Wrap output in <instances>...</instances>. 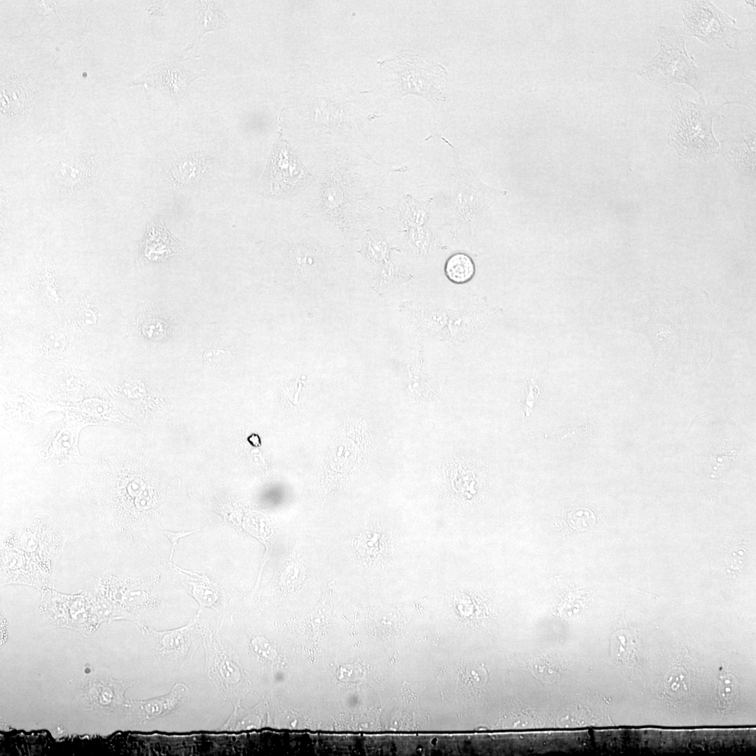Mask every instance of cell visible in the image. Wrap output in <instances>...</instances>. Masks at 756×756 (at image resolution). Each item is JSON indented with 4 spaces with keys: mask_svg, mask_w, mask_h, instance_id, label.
<instances>
[{
    "mask_svg": "<svg viewBox=\"0 0 756 756\" xmlns=\"http://www.w3.org/2000/svg\"><path fill=\"white\" fill-rule=\"evenodd\" d=\"M382 90L389 102L407 95L421 97L433 105L448 98V73L442 64L410 50H402L380 64Z\"/></svg>",
    "mask_w": 756,
    "mask_h": 756,
    "instance_id": "obj_1",
    "label": "cell"
},
{
    "mask_svg": "<svg viewBox=\"0 0 756 756\" xmlns=\"http://www.w3.org/2000/svg\"><path fill=\"white\" fill-rule=\"evenodd\" d=\"M656 34L659 50L640 66L637 74L648 83L662 89L674 83L686 85L696 92L700 102L706 103L709 71L697 66L688 55L684 27L662 25Z\"/></svg>",
    "mask_w": 756,
    "mask_h": 756,
    "instance_id": "obj_2",
    "label": "cell"
},
{
    "mask_svg": "<svg viewBox=\"0 0 756 756\" xmlns=\"http://www.w3.org/2000/svg\"><path fill=\"white\" fill-rule=\"evenodd\" d=\"M671 109L667 144L680 156L696 164L715 157L720 142L714 136L713 122L721 117L719 108L677 94L672 99Z\"/></svg>",
    "mask_w": 756,
    "mask_h": 756,
    "instance_id": "obj_3",
    "label": "cell"
},
{
    "mask_svg": "<svg viewBox=\"0 0 756 756\" xmlns=\"http://www.w3.org/2000/svg\"><path fill=\"white\" fill-rule=\"evenodd\" d=\"M454 166L450 178L442 186L447 204V224L454 231L473 233L483 212L500 195V192L480 182L457 160L453 149Z\"/></svg>",
    "mask_w": 756,
    "mask_h": 756,
    "instance_id": "obj_4",
    "label": "cell"
},
{
    "mask_svg": "<svg viewBox=\"0 0 756 756\" xmlns=\"http://www.w3.org/2000/svg\"><path fill=\"white\" fill-rule=\"evenodd\" d=\"M681 9L686 37L710 48L725 46L739 51L740 40L749 28L737 27L736 20L710 1H683Z\"/></svg>",
    "mask_w": 756,
    "mask_h": 756,
    "instance_id": "obj_5",
    "label": "cell"
},
{
    "mask_svg": "<svg viewBox=\"0 0 756 756\" xmlns=\"http://www.w3.org/2000/svg\"><path fill=\"white\" fill-rule=\"evenodd\" d=\"M85 426L72 414L64 413L63 419L56 423L47 438L35 447L41 463L52 467L83 464L85 458L79 452L78 439L80 430Z\"/></svg>",
    "mask_w": 756,
    "mask_h": 756,
    "instance_id": "obj_6",
    "label": "cell"
},
{
    "mask_svg": "<svg viewBox=\"0 0 756 756\" xmlns=\"http://www.w3.org/2000/svg\"><path fill=\"white\" fill-rule=\"evenodd\" d=\"M205 75L190 69L181 59L169 58L151 64L129 85L146 86L177 101L185 97L194 80Z\"/></svg>",
    "mask_w": 756,
    "mask_h": 756,
    "instance_id": "obj_7",
    "label": "cell"
},
{
    "mask_svg": "<svg viewBox=\"0 0 756 756\" xmlns=\"http://www.w3.org/2000/svg\"><path fill=\"white\" fill-rule=\"evenodd\" d=\"M134 684L110 676L94 675L83 681L77 692V700L84 710H97L109 714L124 706L126 701L124 693Z\"/></svg>",
    "mask_w": 756,
    "mask_h": 756,
    "instance_id": "obj_8",
    "label": "cell"
},
{
    "mask_svg": "<svg viewBox=\"0 0 756 756\" xmlns=\"http://www.w3.org/2000/svg\"><path fill=\"white\" fill-rule=\"evenodd\" d=\"M59 411L55 405L45 401L23 398L4 399L1 405V424L19 436L26 437L36 429L50 412Z\"/></svg>",
    "mask_w": 756,
    "mask_h": 756,
    "instance_id": "obj_9",
    "label": "cell"
},
{
    "mask_svg": "<svg viewBox=\"0 0 756 756\" xmlns=\"http://www.w3.org/2000/svg\"><path fill=\"white\" fill-rule=\"evenodd\" d=\"M268 174L272 191L275 194L290 192L301 184L304 172L294 154L281 139L272 153Z\"/></svg>",
    "mask_w": 756,
    "mask_h": 756,
    "instance_id": "obj_10",
    "label": "cell"
},
{
    "mask_svg": "<svg viewBox=\"0 0 756 756\" xmlns=\"http://www.w3.org/2000/svg\"><path fill=\"white\" fill-rule=\"evenodd\" d=\"M99 160L97 153L84 151L70 162H60L57 181L61 190L71 193L87 190L98 176Z\"/></svg>",
    "mask_w": 756,
    "mask_h": 756,
    "instance_id": "obj_11",
    "label": "cell"
},
{
    "mask_svg": "<svg viewBox=\"0 0 756 756\" xmlns=\"http://www.w3.org/2000/svg\"><path fill=\"white\" fill-rule=\"evenodd\" d=\"M724 158L732 162L755 164V130L741 129L721 141L720 149Z\"/></svg>",
    "mask_w": 756,
    "mask_h": 756,
    "instance_id": "obj_12",
    "label": "cell"
},
{
    "mask_svg": "<svg viewBox=\"0 0 756 756\" xmlns=\"http://www.w3.org/2000/svg\"><path fill=\"white\" fill-rule=\"evenodd\" d=\"M172 695L147 701L126 700L123 708L127 718L136 723L160 717L172 710L177 702L172 703Z\"/></svg>",
    "mask_w": 756,
    "mask_h": 756,
    "instance_id": "obj_13",
    "label": "cell"
},
{
    "mask_svg": "<svg viewBox=\"0 0 756 756\" xmlns=\"http://www.w3.org/2000/svg\"><path fill=\"white\" fill-rule=\"evenodd\" d=\"M724 104H737L755 110V71L727 83L722 94Z\"/></svg>",
    "mask_w": 756,
    "mask_h": 756,
    "instance_id": "obj_14",
    "label": "cell"
},
{
    "mask_svg": "<svg viewBox=\"0 0 756 756\" xmlns=\"http://www.w3.org/2000/svg\"><path fill=\"white\" fill-rule=\"evenodd\" d=\"M432 198L419 201L407 194L398 208V219L402 229L426 226L428 218V206Z\"/></svg>",
    "mask_w": 756,
    "mask_h": 756,
    "instance_id": "obj_15",
    "label": "cell"
},
{
    "mask_svg": "<svg viewBox=\"0 0 756 756\" xmlns=\"http://www.w3.org/2000/svg\"><path fill=\"white\" fill-rule=\"evenodd\" d=\"M403 232H406L410 249L416 255L426 256L434 250L443 248L437 237L426 226L410 227Z\"/></svg>",
    "mask_w": 756,
    "mask_h": 756,
    "instance_id": "obj_16",
    "label": "cell"
},
{
    "mask_svg": "<svg viewBox=\"0 0 756 756\" xmlns=\"http://www.w3.org/2000/svg\"><path fill=\"white\" fill-rule=\"evenodd\" d=\"M475 264L465 253H457L451 255L444 265V272L449 280L455 284H464L474 276Z\"/></svg>",
    "mask_w": 756,
    "mask_h": 756,
    "instance_id": "obj_17",
    "label": "cell"
},
{
    "mask_svg": "<svg viewBox=\"0 0 756 756\" xmlns=\"http://www.w3.org/2000/svg\"><path fill=\"white\" fill-rule=\"evenodd\" d=\"M200 3L197 21L201 36L207 31L221 29L227 25V17L218 8L216 2Z\"/></svg>",
    "mask_w": 756,
    "mask_h": 756,
    "instance_id": "obj_18",
    "label": "cell"
},
{
    "mask_svg": "<svg viewBox=\"0 0 756 756\" xmlns=\"http://www.w3.org/2000/svg\"><path fill=\"white\" fill-rule=\"evenodd\" d=\"M365 249L370 258L376 262L387 258L388 246L383 237L374 232H369L365 240Z\"/></svg>",
    "mask_w": 756,
    "mask_h": 756,
    "instance_id": "obj_19",
    "label": "cell"
},
{
    "mask_svg": "<svg viewBox=\"0 0 756 756\" xmlns=\"http://www.w3.org/2000/svg\"><path fill=\"white\" fill-rule=\"evenodd\" d=\"M720 701L725 705L735 700L738 694L737 679L732 674L720 676L718 685Z\"/></svg>",
    "mask_w": 756,
    "mask_h": 756,
    "instance_id": "obj_20",
    "label": "cell"
},
{
    "mask_svg": "<svg viewBox=\"0 0 756 756\" xmlns=\"http://www.w3.org/2000/svg\"><path fill=\"white\" fill-rule=\"evenodd\" d=\"M420 312L421 314H418L415 316L416 322L418 323L416 326L419 328H430L433 329V331H436V329L442 328L445 321L446 314L441 310H420Z\"/></svg>",
    "mask_w": 756,
    "mask_h": 756,
    "instance_id": "obj_21",
    "label": "cell"
},
{
    "mask_svg": "<svg viewBox=\"0 0 756 756\" xmlns=\"http://www.w3.org/2000/svg\"><path fill=\"white\" fill-rule=\"evenodd\" d=\"M538 391L537 386L533 382L529 384V392L526 396L523 410L526 416H529L534 402L538 397Z\"/></svg>",
    "mask_w": 756,
    "mask_h": 756,
    "instance_id": "obj_22",
    "label": "cell"
},
{
    "mask_svg": "<svg viewBox=\"0 0 756 756\" xmlns=\"http://www.w3.org/2000/svg\"><path fill=\"white\" fill-rule=\"evenodd\" d=\"M201 531V529H197V530L192 531H181V532H178V533H172V532H170V531H168L162 530V532H163L164 535L166 536L169 539L171 542L172 543V547L171 554H170V559L172 557V555H173V553H174V548L176 546L177 542H178L179 538H183V537L186 536H188V535L192 534L193 533H195L197 531Z\"/></svg>",
    "mask_w": 756,
    "mask_h": 756,
    "instance_id": "obj_23",
    "label": "cell"
}]
</instances>
